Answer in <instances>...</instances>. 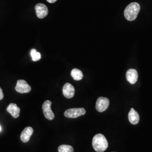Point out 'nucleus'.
Segmentation results:
<instances>
[{
    "label": "nucleus",
    "instance_id": "nucleus-1",
    "mask_svg": "<svg viewBox=\"0 0 152 152\" xmlns=\"http://www.w3.org/2000/svg\"><path fill=\"white\" fill-rule=\"evenodd\" d=\"M92 147L97 152H103L108 147V142L103 134H98L92 139Z\"/></svg>",
    "mask_w": 152,
    "mask_h": 152
},
{
    "label": "nucleus",
    "instance_id": "nucleus-2",
    "mask_svg": "<svg viewBox=\"0 0 152 152\" xmlns=\"http://www.w3.org/2000/svg\"><path fill=\"white\" fill-rule=\"evenodd\" d=\"M140 10V6L137 2H132L127 6L124 11V16L128 21L135 20Z\"/></svg>",
    "mask_w": 152,
    "mask_h": 152
},
{
    "label": "nucleus",
    "instance_id": "nucleus-3",
    "mask_svg": "<svg viewBox=\"0 0 152 152\" xmlns=\"http://www.w3.org/2000/svg\"><path fill=\"white\" fill-rule=\"evenodd\" d=\"M86 114V110L83 108L69 109L65 110L64 115L67 118H76Z\"/></svg>",
    "mask_w": 152,
    "mask_h": 152
},
{
    "label": "nucleus",
    "instance_id": "nucleus-4",
    "mask_svg": "<svg viewBox=\"0 0 152 152\" xmlns=\"http://www.w3.org/2000/svg\"><path fill=\"white\" fill-rule=\"evenodd\" d=\"M52 103L50 100H46L42 105V109L45 117L48 120H53L54 119L55 115L51 109Z\"/></svg>",
    "mask_w": 152,
    "mask_h": 152
},
{
    "label": "nucleus",
    "instance_id": "nucleus-5",
    "mask_svg": "<svg viewBox=\"0 0 152 152\" xmlns=\"http://www.w3.org/2000/svg\"><path fill=\"white\" fill-rule=\"evenodd\" d=\"M109 105V100L108 98L100 97L96 101V109L99 112H103L108 109Z\"/></svg>",
    "mask_w": 152,
    "mask_h": 152
},
{
    "label": "nucleus",
    "instance_id": "nucleus-6",
    "mask_svg": "<svg viewBox=\"0 0 152 152\" xmlns=\"http://www.w3.org/2000/svg\"><path fill=\"white\" fill-rule=\"evenodd\" d=\"M15 90L17 92L21 94L28 93L31 91V87L25 80H19L17 81Z\"/></svg>",
    "mask_w": 152,
    "mask_h": 152
},
{
    "label": "nucleus",
    "instance_id": "nucleus-7",
    "mask_svg": "<svg viewBox=\"0 0 152 152\" xmlns=\"http://www.w3.org/2000/svg\"><path fill=\"white\" fill-rule=\"evenodd\" d=\"M37 16L39 19H43L48 14V7L44 4H38L35 6Z\"/></svg>",
    "mask_w": 152,
    "mask_h": 152
},
{
    "label": "nucleus",
    "instance_id": "nucleus-8",
    "mask_svg": "<svg viewBox=\"0 0 152 152\" xmlns=\"http://www.w3.org/2000/svg\"><path fill=\"white\" fill-rule=\"evenodd\" d=\"M63 95L65 98L68 99L72 98L75 94V87L69 83H66L63 88Z\"/></svg>",
    "mask_w": 152,
    "mask_h": 152
},
{
    "label": "nucleus",
    "instance_id": "nucleus-9",
    "mask_svg": "<svg viewBox=\"0 0 152 152\" xmlns=\"http://www.w3.org/2000/svg\"><path fill=\"white\" fill-rule=\"evenodd\" d=\"M126 79L131 84H135L138 79L137 72L134 69H130L126 72Z\"/></svg>",
    "mask_w": 152,
    "mask_h": 152
},
{
    "label": "nucleus",
    "instance_id": "nucleus-10",
    "mask_svg": "<svg viewBox=\"0 0 152 152\" xmlns=\"http://www.w3.org/2000/svg\"><path fill=\"white\" fill-rule=\"evenodd\" d=\"M6 110L14 118H17L19 117L20 112V109L17 106L16 104H10Z\"/></svg>",
    "mask_w": 152,
    "mask_h": 152
},
{
    "label": "nucleus",
    "instance_id": "nucleus-11",
    "mask_svg": "<svg viewBox=\"0 0 152 152\" xmlns=\"http://www.w3.org/2000/svg\"><path fill=\"white\" fill-rule=\"evenodd\" d=\"M33 133V129L31 127H27L22 131L20 139L23 142H27L29 140L31 136Z\"/></svg>",
    "mask_w": 152,
    "mask_h": 152
},
{
    "label": "nucleus",
    "instance_id": "nucleus-12",
    "mask_svg": "<svg viewBox=\"0 0 152 152\" xmlns=\"http://www.w3.org/2000/svg\"><path fill=\"white\" fill-rule=\"evenodd\" d=\"M129 120L132 125H137L139 122V115L134 108L131 109L129 113Z\"/></svg>",
    "mask_w": 152,
    "mask_h": 152
},
{
    "label": "nucleus",
    "instance_id": "nucleus-13",
    "mask_svg": "<svg viewBox=\"0 0 152 152\" xmlns=\"http://www.w3.org/2000/svg\"><path fill=\"white\" fill-rule=\"evenodd\" d=\"M71 76L76 81H80L81 80L83 77V73L81 71L78 69L75 68L71 72Z\"/></svg>",
    "mask_w": 152,
    "mask_h": 152
},
{
    "label": "nucleus",
    "instance_id": "nucleus-14",
    "mask_svg": "<svg viewBox=\"0 0 152 152\" xmlns=\"http://www.w3.org/2000/svg\"><path fill=\"white\" fill-rule=\"evenodd\" d=\"M31 56L32 57V59L34 61H38L41 59V54L38 52L36 49H33L31 51Z\"/></svg>",
    "mask_w": 152,
    "mask_h": 152
},
{
    "label": "nucleus",
    "instance_id": "nucleus-15",
    "mask_svg": "<svg viewBox=\"0 0 152 152\" xmlns=\"http://www.w3.org/2000/svg\"><path fill=\"white\" fill-rule=\"evenodd\" d=\"M59 152H74L73 148L68 145H61L58 148Z\"/></svg>",
    "mask_w": 152,
    "mask_h": 152
},
{
    "label": "nucleus",
    "instance_id": "nucleus-16",
    "mask_svg": "<svg viewBox=\"0 0 152 152\" xmlns=\"http://www.w3.org/2000/svg\"><path fill=\"white\" fill-rule=\"evenodd\" d=\"M3 98H4V94L2 92V90L0 87V100H2Z\"/></svg>",
    "mask_w": 152,
    "mask_h": 152
},
{
    "label": "nucleus",
    "instance_id": "nucleus-17",
    "mask_svg": "<svg viewBox=\"0 0 152 152\" xmlns=\"http://www.w3.org/2000/svg\"><path fill=\"white\" fill-rule=\"evenodd\" d=\"M57 0H47V1L49 3H54Z\"/></svg>",
    "mask_w": 152,
    "mask_h": 152
},
{
    "label": "nucleus",
    "instance_id": "nucleus-18",
    "mask_svg": "<svg viewBox=\"0 0 152 152\" xmlns=\"http://www.w3.org/2000/svg\"><path fill=\"white\" fill-rule=\"evenodd\" d=\"M1 130H2V129H1V126H0V132L1 131Z\"/></svg>",
    "mask_w": 152,
    "mask_h": 152
}]
</instances>
